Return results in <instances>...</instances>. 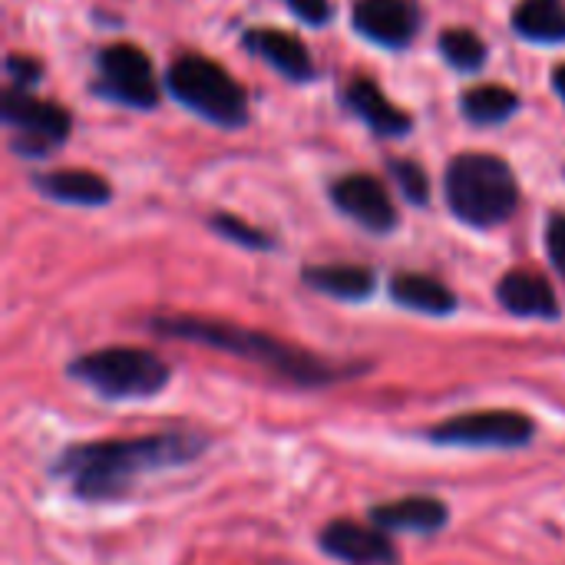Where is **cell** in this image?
Wrapping results in <instances>:
<instances>
[{
	"label": "cell",
	"mask_w": 565,
	"mask_h": 565,
	"mask_svg": "<svg viewBox=\"0 0 565 565\" xmlns=\"http://www.w3.org/2000/svg\"><path fill=\"white\" fill-rule=\"evenodd\" d=\"M245 46L262 56L268 66H275L285 79H295V83H308L315 76V63L308 56V46L285 33V30H271V26H262V30H248L245 33Z\"/></svg>",
	"instance_id": "12"
},
{
	"label": "cell",
	"mask_w": 565,
	"mask_h": 565,
	"mask_svg": "<svg viewBox=\"0 0 565 565\" xmlns=\"http://www.w3.org/2000/svg\"><path fill=\"white\" fill-rule=\"evenodd\" d=\"M288 3V10L298 17V20H305V23H311V26H324L328 20H331V3L328 0H285Z\"/></svg>",
	"instance_id": "25"
},
{
	"label": "cell",
	"mask_w": 565,
	"mask_h": 565,
	"mask_svg": "<svg viewBox=\"0 0 565 565\" xmlns=\"http://www.w3.org/2000/svg\"><path fill=\"white\" fill-rule=\"evenodd\" d=\"M391 298L411 311H424V315H450L457 308L454 291L430 278V275H397L391 281Z\"/></svg>",
	"instance_id": "17"
},
{
	"label": "cell",
	"mask_w": 565,
	"mask_h": 565,
	"mask_svg": "<svg viewBox=\"0 0 565 565\" xmlns=\"http://www.w3.org/2000/svg\"><path fill=\"white\" fill-rule=\"evenodd\" d=\"M156 331L172 334V338H189V341H202L222 351H232L238 358H252L258 364H268L271 371L288 374L291 381L301 384H324L334 377L331 367H324L321 361L291 351L285 344H278L268 334H255L248 328H235V324H222V321H205V318H159Z\"/></svg>",
	"instance_id": "3"
},
{
	"label": "cell",
	"mask_w": 565,
	"mask_h": 565,
	"mask_svg": "<svg viewBox=\"0 0 565 565\" xmlns=\"http://www.w3.org/2000/svg\"><path fill=\"white\" fill-rule=\"evenodd\" d=\"M460 109L473 126H500L520 109V96L507 86H477L463 93Z\"/></svg>",
	"instance_id": "20"
},
{
	"label": "cell",
	"mask_w": 565,
	"mask_h": 565,
	"mask_svg": "<svg viewBox=\"0 0 565 565\" xmlns=\"http://www.w3.org/2000/svg\"><path fill=\"white\" fill-rule=\"evenodd\" d=\"M331 199L334 205L354 218L361 228L374 232V235H387L397 228V209L384 189V182H377L374 175H344L331 185Z\"/></svg>",
	"instance_id": "9"
},
{
	"label": "cell",
	"mask_w": 565,
	"mask_h": 565,
	"mask_svg": "<svg viewBox=\"0 0 565 565\" xmlns=\"http://www.w3.org/2000/svg\"><path fill=\"white\" fill-rule=\"evenodd\" d=\"M533 420L516 411H480V414H460L444 420L430 430V440L437 444H457V447H523L533 440Z\"/></svg>",
	"instance_id": "8"
},
{
	"label": "cell",
	"mask_w": 565,
	"mask_h": 565,
	"mask_svg": "<svg viewBox=\"0 0 565 565\" xmlns=\"http://www.w3.org/2000/svg\"><path fill=\"white\" fill-rule=\"evenodd\" d=\"M371 520L384 530H404V533H437L447 526L450 513L434 497H407L397 503H384L371 510Z\"/></svg>",
	"instance_id": "15"
},
{
	"label": "cell",
	"mask_w": 565,
	"mask_h": 565,
	"mask_svg": "<svg viewBox=\"0 0 565 565\" xmlns=\"http://www.w3.org/2000/svg\"><path fill=\"white\" fill-rule=\"evenodd\" d=\"M212 228L218 232V235H225L228 242H238V245H245V248H268L271 245V238L265 235V232H258V228H252V225H245L242 218H235V215H212Z\"/></svg>",
	"instance_id": "23"
},
{
	"label": "cell",
	"mask_w": 565,
	"mask_h": 565,
	"mask_svg": "<svg viewBox=\"0 0 565 565\" xmlns=\"http://www.w3.org/2000/svg\"><path fill=\"white\" fill-rule=\"evenodd\" d=\"M305 285L341 301H361L374 291V275L361 265H318L305 268Z\"/></svg>",
	"instance_id": "19"
},
{
	"label": "cell",
	"mask_w": 565,
	"mask_h": 565,
	"mask_svg": "<svg viewBox=\"0 0 565 565\" xmlns=\"http://www.w3.org/2000/svg\"><path fill=\"white\" fill-rule=\"evenodd\" d=\"M553 89H556V93L563 96V103H565V63H563V66H556V70H553Z\"/></svg>",
	"instance_id": "27"
},
{
	"label": "cell",
	"mask_w": 565,
	"mask_h": 565,
	"mask_svg": "<svg viewBox=\"0 0 565 565\" xmlns=\"http://www.w3.org/2000/svg\"><path fill=\"white\" fill-rule=\"evenodd\" d=\"M33 182L43 195L66 202V205H103L113 199L109 182L96 172H86V169H60V172L36 175Z\"/></svg>",
	"instance_id": "16"
},
{
	"label": "cell",
	"mask_w": 565,
	"mask_h": 565,
	"mask_svg": "<svg viewBox=\"0 0 565 565\" xmlns=\"http://www.w3.org/2000/svg\"><path fill=\"white\" fill-rule=\"evenodd\" d=\"M3 66H7V76H10L20 89L40 83V76H43V66H40L33 56H23V53H10Z\"/></svg>",
	"instance_id": "24"
},
{
	"label": "cell",
	"mask_w": 565,
	"mask_h": 565,
	"mask_svg": "<svg viewBox=\"0 0 565 565\" xmlns=\"http://www.w3.org/2000/svg\"><path fill=\"white\" fill-rule=\"evenodd\" d=\"M99 66V93L136 109H152L159 99L156 73L149 56L132 43H113L103 46L96 56Z\"/></svg>",
	"instance_id": "7"
},
{
	"label": "cell",
	"mask_w": 565,
	"mask_h": 565,
	"mask_svg": "<svg viewBox=\"0 0 565 565\" xmlns=\"http://www.w3.org/2000/svg\"><path fill=\"white\" fill-rule=\"evenodd\" d=\"M202 450V440L185 434L139 437V440H99L70 447L56 470L73 480V490L86 500H106L122 493L136 477L189 463Z\"/></svg>",
	"instance_id": "1"
},
{
	"label": "cell",
	"mask_w": 565,
	"mask_h": 565,
	"mask_svg": "<svg viewBox=\"0 0 565 565\" xmlns=\"http://www.w3.org/2000/svg\"><path fill=\"white\" fill-rule=\"evenodd\" d=\"M440 53L460 73H477L487 63V43L473 30H444Z\"/></svg>",
	"instance_id": "21"
},
{
	"label": "cell",
	"mask_w": 565,
	"mask_h": 565,
	"mask_svg": "<svg viewBox=\"0 0 565 565\" xmlns=\"http://www.w3.org/2000/svg\"><path fill=\"white\" fill-rule=\"evenodd\" d=\"M387 169H391V175L397 179L401 192H404L414 205H427V199H430V179H427L424 166H417V162H411V159H391Z\"/></svg>",
	"instance_id": "22"
},
{
	"label": "cell",
	"mask_w": 565,
	"mask_h": 565,
	"mask_svg": "<svg viewBox=\"0 0 565 565\" xmlns=\"http://www.w3.org/2000/svg\"><path fill=\"white\" fill-rule=\"evenodd\" d=\"M321 550L341 563L351 565H394L397 553L391 546V540L371 526L351 523V520H338L321 533Z\"/></svg>",
	"instance_id": "11"
},
{
	"label": "cell",
	"mask_w": 565,
	"mask_h": 565,
	"mask_svg": "<svg viewBox=\"0 0 565 565\" xmlns=\"http://www.w3.org/2000/svg\"><path fill=\"white\" fill-rule=\"evenodd\" d=\"M169 89L172 96L199 113L202 119L222 126V129H242L248 122V96L245 89L225 73V66L205 60V56H182L169 70Z\"/></svg>",
	"instance_id": "4"
},
{
	"label": "cell",
	"mask_w": 565,
	"mask_h": 565,
	"mask_svg": "<svg viewBox=\"0 0 565 565\" xmlns=\"http://www.w3.org/2000/svg\"><path fill=\"white\" fill-rule=\"evenodd\" d=\"M546 248H550L553 265L565 275V215H553L550 218V225H546Z\"/></svg>",
	"instance_id": "26"
},
{
	"label": "cell",
	"mask_w": 565,
	"mask_h": 565,
	"mask_svg": "<svg viewBox=\"0 0 565 565\" xmlns=\"http://www.w3.org/2000/svg\"><path fill=\"white\" fill-rule=\"evenodd\" d=\"M516 175L500 156L460 152L447 166V205L460 222L473 228H493L516 212Z\"/></svg>",
	"instance_id": "2"
},
{
	"label": "cell",
	"mask_w": 565,
	"mask_h": 565,
	"mask_svg": "<svg viewBox=\"0 0 565 565\" xmlns=\"http://www.w3.org/2000/svg\"><path fill=\"white\" fill-rule=\"evenodd\" d=\"M500 305L520 318H559V301L553 285L536 271H510L497 288Z\"/></svg>",
	"instance_id": "13"
},
{
	"label": "cell",
	"mask_w": 565,
	"mask_h": 565,
	"mask_svg": "<svg viewBox=\"0 0 565 565\" xmlns=\"http://www.w3.org/2000/svg\"><path fill=\"white\" fill-rule=\"evenodd\" d=\"M70 374L103 397H152L166 387L169 367L159 354L142 348H106L70 364Z\"/></svg>",
	"instance_id": "5"
},
{
	"label": "cell",
	"mask_w": 565,
	"mask_h": 565,
	"mask_svg": "<svg viewBox=\"0 0 565 565\" xmlns=\"http://www.w3.org/2000/svg\"><path fill=\"white\" fill-rule=\"evenodd\" d=\"M354 26L387 50H404L420 30V7L417 0H354Z\"/></svg>",
	"instance_id": "10"
},
{
	"label": "cell",
	"mask_w": 565,
	"mask_h": 565,
	"mask_svg": "<svg viewBox=\"0 0 565 565\" xmlns=\"http://www.w3.org/2000/svg\"><path fill=\"white\" fill-rule=\"evenodd\" d=\"M513 30L533 43H565V0H523L513 10Z\"/></svg>",
	"instance_id": "18"
},
{
	"label": "cell",
	"mask_w": 565,
	"mask_h": 565,
	"mask_svg": "<svg viewBox=\"0 0 565 565\" xmlns=\"http://www.w3.org/2000/svg\"><path fill=\"white\" fill-rule=\"evenodd\" d=\"M348 106L367 122V129H374L377 136H407L411 132V116L404 109H397L374 79H354L348 86Z\"/></svg>",
	"instance_id": "14"
},
{
	"label": "cell",
	"mask_w": 565,
	"mask_h": 565,
	"mask_svg": "<svg viewBox=\"0 0 565 565\" xmlns=\"http://www.w3.org/2000/svg\"><path fill=\"white\" fill-rule=\"evenodd\" d=\"M0 119L13 129V149L20 156L40 159L70 136V113L56 103L36 99L33 93L10 86L0 96Z\"/></svg>",
	"instance_id": "6"
}]
</instances>
